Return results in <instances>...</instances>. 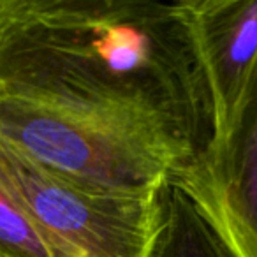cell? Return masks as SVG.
I'll return each mask as SVG.
<instances>
[{
    "label": "cell",
    "mask_w": 257,
    "mask_h": 257,
    "mask_svg": "<svg viewBox=\"0 0 257 257\" xmlns=\"http://www.w3.org/2000/svg\"><path fill=\"white\" fill-rule=\"evenodd\" d=\"M0 257H53L22 206L0 185Z\"/></svg>",
    "instance_id": "6"
},
{
    "label": "cell",
    "mask_w": 257,
    "mask_h": 257,
    "mask_svg": "<svg viewBox=\"0 0 257 257\" xmlns=\"http://www.w3.org/2000/svg\"><path fill=\"white\" fill-rule=\"evenodd\" d=\"M185 8L213 102L215 145L227 133L257 65V0H185Z\"/></svg>",
    "instance_id": "4"
},
{
    "label": "cell",
    "mask_w": 257,
    "mask_h": 257,
    "mask_svg": "<svg viewBox=\"0 0 257 257\" xmlns=\"http://www.w3.org/2000/svg\"><path fill=\"white\" fill-rule=\"evenodd\" d=\"M150 257H239L215 217L178 187L162 192L161 224Z\"/></svg>",
    "instance_id": "5"
},
{
    "label": "cell",
    "mask_w": 257,
    "mask_h": 257,
    "mask_svg": "<svg viewBox=\"0 0 257 257\" xmlns=\"http://www.w3.org/2000/svg\"><path fill=\"white\" fill-rule=\"evenodd\" d=\"M0 97L148 148L203 192L215 116L185 0H0Z\"/></svg>",
    "instance_id": "1"
},
{
    "label": "cell",
    "mask_w": 257,
    "mask_h": 257,
    "mask_svg": "<svg viewBox=\"0 0 257 257\" xmlns=\"http://www.w3.org/2000/svg\"><path fill=\"white\" fill-rule=\"evenodd\" d=\"M0 185L25 210L53 257H150L164 190L125 196L86 189L4 143Z\"/></svg>",
    "instance_id": "2"
},
{
    "label": "cell",
    "mask_w": 257,
    "mask_h": 257,
    "mask_svg": "<svg viewBox=\"0 0 257 257\" xmlns=\"http://www.w3.org/2000/svg\"><path fill=\"white\" fill-rule=\"evenodd\" d=\"M197 199L239 257H257V65L227 133L211 147Z\"/></svg>",
    "instance_id": "3"
}]
</instances>
